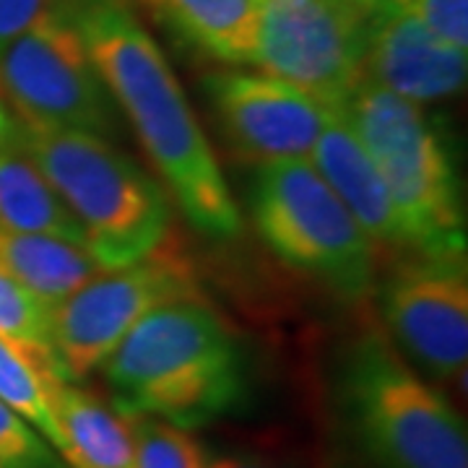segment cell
Instances as JSON below:
<instances>
[{"label": "cell", "mask_w": 468, "mask_h": 468, "mask_svg": "<svg viewBox=\"0 0 468 468\" xmlns=\"http://www.w3.org/2000/svg\"><path fill=\"white\" fill-rule=\"evenodd\" d=\"M79 32L101 81L185 218L214 239L242 232L239 208L177 76L128 0H52Z\"/></svg>", "instance_id": "6da1fadb"}, {"label": "cell", "mask_w": 468, "mask_h": 468, "mask_svg": "<svg viewBox=\"0 0 468 468\" xmlns=\"http://www.w3.org/2000/svg\"><path fill=\"white\" fill-rule=\"evenodd\" d=\"M325 468H468L463 419L380 328L338 351L323 388Z\"/></svg>", "instance_id": "7a4b0ae2"}, {"label": "cell", "mask_w": 468, "mask_h": 468, "mask_svg": "<svg viewBox=\"0 0 468 468\" xmlns=\"http://www.w3.org/2000/svg\"><path fill=\"white\" fill-rule=\"evenodd\" d=\"M101 367L115 411L183 430L227 417L248 393L242 349L201 294L154 307Z\"/></svg>", "instance_id": "3957f363"}, {"label": "cell", "mask_w": 468, "mask_h": 468, "mask_svg": "<svg viewBox=\"0 0 468 468\" xmlns=\"http://www.w3.org/2000/svg\"><path fill=\"white\" fill-rule=\"evenodd\" d=\"M18 138L104 271L133 266L167 242L172 208L165 187L110 138L27 128H18Z\"/></svg>", "instance_id": "277c9868"}, {"label": "cell", "mask_w": 468, "mask_h": 468, "mask_svg": "<svg viewBox=\"0 0 468 468\" xmlns=\"http://www.w3.org/2000/svg\"><path fill=\"white\" fill-rule=\"evenodd\" d=\"M383 177L406 250L466 252V214L445 135L424 104L362 79L338 107Z\"/></svg>", "instance_id": "5b68a950"}, {"label": "cell", "mask_w": 468, "mask_h": 468, "mask_svg": "<svg viewBox=\"0 0 468 468\" xmlns=\"http://www.w3.org/2000/svg\"><path fill=\"white\" fill-rule=\"evenodd\" d=\"M252 224L282 263L362 302L375 289V250L346 206L307 159L261 165L250 196Z\"/></svg>", "instance_id": "8992f818"}, {"label": "cell", "mask_w": 468, "mask_h": 468, "mask_svg": "<svg viewBox=\"0 0 468 468\" xmlns=\"http://www.w3.org/2000/svg\"><path fill=\"white\" fill-rule=\"evenodd\" d=\"M0 100L27 131L115 133V100L79 32L52 3L0 55Z\"/></svg>", "instance_id": "52a82bcc"}, {"label": "cell", "mask_w": 468, "mask_h": 468, "mask_svg": "<svg viewBox=\"0 0 468 468\" xmlns=\"http://www.w3.org/2000/svg\"><path fill=\"white\" fill-rule=\"evenodd\" d=\"M198 294L193 266L167 242L133 266L101 271L52 313V354L60 378L84 380L146 313Z\"/></svg>", "instance_id": "ba28073f"}, {"label": "cell", "mask_w": 468, "mask_h": 468, "mask_svg": "<svg viewBox=\"0 0 468 468\" xmlns=\"http://www.w3.org/2000/svg\"><path fill=\"white\" fill-rule=\"evenodd\" d=\"M365 37V0H261L252 66L338 110L362 81Z\"/></svg>", "instance_id": "9c48e42d"}, {"label": "cell", "mask_w": 468, "mask_h": 468, "mask_svg": "<svg viewBox=\"0 0 468 468\" xmlns=\"http://www.w3.org/2000/svg\"><path fill=\"white\" fill-rule=\"evenodd\" d=\"M385 335L432 385L463 380L468 359L466 252H411L380 289Z\"/></svg>", "instance_id": "30bf717a"}, {"label": "cell", "mask_w": 468, "mask_h": 468, "mask_svg": "<svg viewBox=\"0 0 468 468\" xmlns=\"http://www.w3.org/2000/svg\"><path fill=\"white\" fill-rule=\"evenodd\" d=\"M203 89L227 141L245 159L271 165L304 159L315 149L328 107L300 86L271 73L217 70Z\"/></svg>", "instance_id": "8fae6325"}, {"label": "cell", "mask_w": 468, "mask_h": 468, "mask_svg": "<svg viewBox=\"0 0 468 468\" xmlns=\"http://www.w3.org/2000/svg\"><path fill=\"white\" fill-rule=\"evenodd\" d=\"M367 5L362 79L403 100L432 104L463 91L468 50L452 48L417 18L383 3Z\"/></svg>", "instance_id": "7c38bea8"}, {"label": "cell", "mask_w": 468, "mask_h": 468, "mask_svg": "<svg viewBox=\"0 0 468 468\" xmlns=\"http://www.w3.org/2000/svg\"><path fill=\"white\" fill-rule=\"evenodd\" d=\"M313 167L346 206L372 250L403 252L401 227L380 172L341 110H328L313 149Z\"/></svg>", "instance_id": "4fadbf2b"}, {"label": "cell", "mask_w": 468, "mask_h": 468, "mask_svg": "<svg viewBox=\"0 0 468 468\" xmlns=\"http://www.w3.org/2000/svg\"><path fill=\"white\" fill-rule=\"evenodd\" d=\"M50 401L68 468H135L131 424L120 411L68 380L52 385Z\"/></svg>", "instance_id": "5bb4252c"}, {"label": "cell", "mask_w": 468, "mask_h": 468, "mask_svg": "<svg viewBox=\"0 0 468 468\" xmlns=\"http://www.w3.org/2000/svg\"><path fill=\"white\" fill-rule=\"evenodd\" d=\"M159 21L227 66L255 60L261 0H144Z\"/></svg>", "instance_id": "9a60e30c"}, {"label": "cell", "mask_w": 468, "mask_h": 468, "mask_svg": "<svg viewBox=\"0 0 468 468\" xmlns=\"http://www.w3.org/2000/svg\"><path fill=\"white\" fill-rule=\"evenodd\" d=\"M101 271L81 245L50 234L0 229V273L29 289L52 313Z\"/></svg>", "instance_id": "2e32d148"}, {"label": "cell", "mask_w": 468, "mask_h": 468, "mask_svg": "<svg viewBox=\"0 0 468 468\" xmlns=\"http://www.w3.org/2000/svg\"><path fill=\"white\" fill-rule=\"evenodd\" d=\"M0 229L50 234L84 248L76 218L34 165L21 138L0 146Z\"/></svg>", "instance_id": "e0dca14e"}, {"label": "cell", "mask_w": 468, "mask_h": 468, "mask_svg": "<svg viewBox=\"0 0 468 468\" xmlns=\"http://www.w3.org/2000/svg\"><path fill=\"white\" fill-rule=\"evenodd\" d=\"M63 380L55 356L0 338V403L29 421L60 455L63 435L52 411V385Z\"/></svg>", "instance_id": "ac0fdd59"}, {"label": "cell", "mask_w": 468, "mask_h": 468, "mask_svg": "<svg viewBox=\"0 0 468 468\" xmlns=\"http://www.w3.org/2000/svg\"><path fill=\"white\" fill-rule=\"evenodd\" d=\"M125 419L133 435L135 468H208L201 442L183 427L146 414Z\"/></svg>", "instance_id": "d6986e66"}, {"label": "cell", "mask_w": 468, "mask_h": 468, "mask_svg": "<svg viewBox=\"0 0 468 468\" xmlns=\"http://www.w3.org/2000/svg\"><path fill=\"white\" fill-rule=\"evenodd\" d=\"M0 338L52 354V310L5 273H0Z\"/></svg>", "instance_id": "ffe728a7"}, {"label": "cell", "mask_w": 468, "mask_h": 468, "mask_svg": "<svg viewBox=\"0 0 468 468\" xmlns=\"http://www.w3.org/2000/svg\"><path fill=\"white\" fill-rule=\"evenodd\" d=\"M0 468H68L29 421L0 403Z\"/></svg>", "instance_id": "44dd1931"}, {"label": "cell", "mask_w": 468, "mask_h": 468, "mask_svg": "<svg viewBox=\"0 0 468 468\" xmlns=\"http://www.w3.org/2000/svg\"><path fill=\"white\" fill-rule=\"evenodd\" d=\"M399 8L452 48L468 50V0H365Z\"/></svg>", "instance_id": "7402d4cb"}, {"label": "cell", "mask_w": 468, "mask_h": 468, "mask_svg": "<svg viewBox=\"0 0 468 468\" xmlns=\"http://www.w3.org/2000/svg\"><path fill=\"white\" fill-rule=\"evenodd\" d=\"M52 0H0V55L50 8Z\"/></svg>", "instance_id": "603a6c76"}, {"label": "cell", "mask_w": 468, "mask_h": 468, "mask_svg": "<svg viewBox=\"0 0 468 468\" xmlns=\"http://www.w3.org/2000/svg\"><path fill=\"white\" fill-rule=\"evenodd\" d=\"M208 468H313L297 455L271 451H234L208 458Z\"/></svg>", "instance_id": "cb8c5ba5"}, {"label": "cell", "mask_w": 468, "mask_h": 468, "mask_svg": "<svg viewBox=\"0 0 468 468\" xmlns=\"http://www.w3.org/2000/svg\"><path fill=\"white\" fill-rule=\"evenodd\" d=\"M14 138H18V122L11 115V110L5 107V101L0 100V146Z\"/></svg>", "instance_id": "d4e9b609"}]
</instances>
